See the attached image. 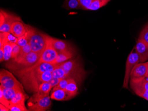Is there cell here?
<instances>
[{
    "mask_svg": "<svg viewBox=\"0 0 148 111\" xmlns=\"http://www.w3.org/2000/svg\"><path fill=\"white\" fill-rule=\"evenodd\" d=\"M56 67V65L49 63H36L31 67L18 69L16 74L23 83L45 71L52 72Z\"/></svg>",
    "mask_w": 148,
    "mask_h": 111,
    "instance_id": "obj_1",
    "label": "cell"
},
{
    "mask_svg": "<svg viewBox=\"0 0 148 111\" xmlns=\"http://www.w3.org/2000/svg\"><path fill=\"white\" fill-rule=\"evenodd\" d=\"M58 65L64 71L66 78L74 79L80 84L84 78L85 72L84 68L77 59L68 60Z\"/></svg>",
    "mask_w": 148,
    "mask_h": 111,
    "instance_id": "obj_2",
    "label": "cell"
},
{
    "mask_svg": "<svg viewBox=\"0 0 148 111\" xmlns=\"http://www.w3.org/2000/svg\"><path fill=\"white\" fill-rule=\"evenodd\" d=\"M48 35L39 32L35 29L31 28L29 43L31 47L32 51L41 56L48 44Z\"/></svg>",
    "mask_w": 148,
    "mask_h": 111,
    "instance_id": "obj_3",
    "label": "cell"
},
{
    "mask_svg": "<svg viewBox=\"0 0 148 111\" xmlns=\"http://www.w3.org/2000/svg\"><path fill=\"white\" fill-rule=\"evenodd\" d=\"M52 73L45 71L22 83L26 90L35 93L43 83L49 82L52 78Z\"/></svg>",
    "mask_w": 148,
    "mask_h": 111,
    "instance_id": "obj_4",
    "label": "cell"
},
{
    "mask_svg": "<svg viewBox=\"0 0 148 111\" xmlns=\"http://www.w3.org/2000/svg\"><path fill=\"white\" fill-rule=\"evenodd\" d=\"M0 82L4 88L19 89L24 90V88L12 74L5 69H1L0 72Z\"/></svg>",
    "mask_w": 148,
    "mask_h": 111,
    "instance_id": "obj_5",
    "label": "cell"
},
{
    "mask_svg": "<svg viewBox=\"0 0 148 111\" xmlns=\"http://www.w3.org/2000/svg\"><path fill=\"white\" fill-rule=\"evenodd\" d=\"M140 62L139 57L137 52L133 51L130 54L126 60L125 74L124 79L123 87L128 89V84L130 79V73L133 68Z\"/></svg>",
    "mask_w": 148,
    "mask_h": 111,
    "instance_id": "obj_6",
    "label": "cell"
},
{
    "mask_svg": "<svg viewBox=\"0 0 148 111\" xmlns=\"http://www.w3.org/2000/svg\"><path fill=\"white\" fill-rule=\"evenodd\" d=\"M51 102L49 96L36 100L29 99L28 102L29 111H45L49 109L51 106Z\"/></svg>",
    "mask_w": 148,
    "mask_h": 111,
    "instance_id": "obj_7",
    "label": "cell"
},
{
    "mask_svg": "<svg viewBox=\"0 0 148 111\" xmlns=\"http://www.w3.org/2000/svg\"><path fill=\"white\" fill-rule=\"evenodd\" d=\"M21 20L19 17L10 14L1 10L0 14V31L1 32H10L11 27L13 23Z\"/></svg>",
    "mask_w": 148,
    "mask_h": 111,
    "instance_id": "obj_8",
    "label": "cell"
},
{
    "mask_svg": "<svg viewBox=\"0 0 148 111\" xmlns=\"http://www.w3.org/2000/svg\"><path fill=\"white\" fill-rule=\"evenodd\" d=\"M57 55L58 52L51 45L49 40V36L48 44L42 53L40 59L36 63H46L52 64L55 60Z\"/></svg>",
    "mask_w": 148,
    "mask_h": 111,
    "instance_id": "obj_9",
    "label": "cell"
},
{
    "mask_svg": "<svg viewBox=\"0 0 148 111\" xmlns=\"http://www.w3.org/2000/svg\"><path fill=\"white\" fill-rule=\"evenodd\" d=\"M146 63H142L136 64L133 68L130 73V82L137 83L146 78Z\"/></svg>",
    "mask_w": 148,
    "mask_h": 111,
    "instance_id": "obj_10",
    "label": "cell"
},
{
    "mask_svg": "<svg viewBox=\"0 0 148 111\" xmlns=\"http://www.w3.org/2000/svg\"><path fill=\"white\" fill-rule=\"evenodd\" d=\"M130 86L133 91L138 96L147 100L148 98V82L145 78L137 83L130 82Z\"/></svg>",
    "mask_w": 148,
    "mask_h": 111,
    "instance_id": "obj_11",
    "label": "cell"
},
{
    "mask_svg": "<svg viewBox=\"0 0 148 111\" xmlns=\"http://www.w3.org/2000/svg\"><path fill=\"white\" fill-rule=\"evenodd\" d=\"M40 55L36 52L32 51L25 58H23V59L17 63H16V64L19 67L21 66L22 67V68L28 67L35 64L40 59Z\"/></svg>",
    "mask_w": 148,
    "mask_h": 111,
    "instance_id": "obj_12",
    "label": "cell"
},
{
    "mask_svg": "<svg viewBox=\"0 0 148 111\" xmlns=\"http://www.w3.org/2000/svg\"><path fill=\"white\" fill-rule=\"evenodd\" d=\"M29 28V26L25 25L21 20H17L15 21L12 25L10 33L19 38L25 34Z\"/></svg>",
    "mask_w": 148,
    "mask_h": 111,
    "instance_id": "obj_13",
    "label": "cell"
},
{
    "mask_svg": "<svg viewBox=\"0 0 148 111\" xmlns=\"http://www.w3.org/2000/svg\"><path fill=\"white\" fill-rule=\"evenodd\" d=\"M135 49L139 57L140 62L144 63L148 60V45L138 39Z\"/></svg>",
    "mask_w": 148,
    "mask_h": 111,
    "instance_id": "obj_14",
    "label": "cell"
},
{
    "mask_svg": "<svg viewBox=\"0 0 148 111\" xmlns=\"http://www.w3.org/2000/svg\"><path fill=\"white\" fill-rule=\"evenodd\" d=\"M51 88L52 87L48 82L43 83L40 86L37 92L34 93L31 97L29 100H36L49 96Z\"/></svg>",
    "mask_w": 148,
    "mask_h": 111,
    "instance_id": "obj_15",
    "label": "cell"
},
{
    "mask_svg": "<svg viewBox=\"0 0 148 111\" xmlns=\"http://www.w3.org/2000/svg\"><path fill=\"white\" fill-rule=\"evenodd\" d=\"M49 40L52 47L54 48L58 53L65 50H72L70 45L64 40L54 39L50 36H49Z\"/></svg>",
    "mask_w": 148,
    "mask_h": 111,
    "instance_id": "obj_16",
    "label": "cell"
},
{
    "mask_svg": "<svg viewBox=\"0 0 148 111\" xmlns=\"http://www.w3.org/2000/svg\"><path fill=\"white\" fill-rule=\"evenodd\" d=\"M74 51L72 50H65V51L58 53V55L52 64H60L66 61H68L69 59H71L74 56Z\"/></svg>",
    "mask_w": 148,
    "mask_h": 111,
    "instance_id": "obj_17",
    "label": "cell"
},
{
    "mask_svg": "<svg viewBox=\"0 0 148 111\" xmlns=\"http://www.w3.org/2000/svg\"><path fill=\"white\" fill-rule=\"evenodd\" d=\"M51 97V99L59 101H66L71 99L65 89H63L53 90Z\"/></svg>",
    "mask_w": 148,
    "mask_h": 111,
    "instance_id": "obj_18",
    "label": "cell"
},
{
    "mask_svg": "<svg viewBox=\"0 0 148 111\" xmlns=\"http://www.w3.org/2000/svg\"><path fill=\"white\" fill-rule=\"evenodd\" d=\"M29 97L25 93V91H19L16 94L14 97L11 100L10 103V104H21L25 106V101Z\"/></svg>",
    "mask_w": 148,
    "mask_h": 111,
    "instance_id": "obj_19",
    "label": "cell"
},
{
    "mask_svg": "<svg viewBox=\"0 0 148 111\" xmlns=\"http://www.w3.org/2000/svg\"><path fill=\"white\" fill-rule=\"evenodd\" d=\"M65 90L71 98L76 96L78 93V88L77 82H75V80L69 78V82Z\"/></svg>",
    "mask_w": 148,
    "mask_h": 111,
    "instance_id": "obj_20",
    "label": "cell"
},
{
    "mask_svg": "<svg viewBox=\"0 0 148 111\" xmlns=\"http://www.w3.org/2000/svg\"><path fill=\"white\" fill-rule=\"evenodd\" d=\"M0 87L1 88L2 90H3V95H4L5 99L10 102L14 97L15 95L18 92L21 91H25L24 90H21V89H19L4 88L1 85L0 86Z\"/></svg>",
    "mask_w": 148,
    "mask_h": 111,
    "instance_id": "obj_21",
    "label": "cell"
},
{
    "mask_svg": "<svg viewBox=\"0 0 148 111\" xmlns=\"http://www.w3.org/2000/svg\"><path fill=\"white\" fill-rule=\"evenodd\" d=\"M110 0H95L86 10L95 11L103 7L108 3Z\"/></svg>",
    "mask_w": 148,
    "mask_h": 111,
    "instance_id": "obj_22",
    "label": "cell"
},
{
    "mask_svg": "<svg viewBox=\"0 0 148 111\" xmlns=\"http://www.w3.org/2000/svg\"><path fill=\"white\" fill-rule=\"evenodd\" d=\"M31 51L32 48L30 45L29 43H28L25 46V47L21 48L20 53L18 54L17 57L14 59L13 62L15 63H17L20 60L23 59V58H25L28 54Z\"/></svg>",
    "mask_w": 148,
    "mask_h": 111,
    "instance_id": "obj_23",
    "label": "cell"
},
{
    "mask_svg": "<svg viewBox=\"0 0 148 111\" xmlns=\"http://www.w3.org/2000/svg\"><path fill=\"white\" fill-rule=\"evenodd\" d=\"M31 28V27L29 26V30L22 37L18 38L17 44L21 48H22L25 47V46L29 42Z\"/></svg>",
    "mask_w": 148,
    "mask_h": 111,
    "instance_id": "obj_24",
    "label": "cell"
},
{
    "mask_svg": "<svg viewBox=\"0 0 148 111\" xmlns=\"http://www.w3.org/2000/svg\"><path fill=\"white\" fill-rule=\"evenodd\" d=\"M51 73L53 78L61 79L66 78L64 71L63 69L59 67L58 65H56V67Z\"/></svg>",
    "mask_w": 148,
    "mask_h": 111,
    "instance_id": "obj_25",
    "label": "cell"
},
{
    "mask_svg": "<svg viewBox=\"0 0 148 111\" xmlns=\"http://www.w3.org/2000/svg\"><path fill=\"white\" fill-rule=\"evenodd\" d=\"M12 44L5 42L3 46V50L5 54V60L8 61L11 58L12 51Z\"/></svg>",
    "mask_w": 148,
    "mask_h": 111,
    "instance_id": "obj_26",
    "label": "cell"
},
{
    "mask_svg": "<svg viewBox=\"0 0 148 111\" xmlns=\"http://www.w3.org/2000/svg\"><path fill=\"white\" fill-rule=\"evenodd\" d=\"M64 4L66 9H81L79 0H66Z\"/></svg>",
    "mask_w": 148,
    "mask_h": 111,
    "instance_id": "obj_27",
    "label": "cell"
},
{
    "mask_svg": "<svg viewBox=\"0 0 148 111\" xmlns=\"http://www.w3.org/2000/svg\"><path fill=\"white\" fill-rule=\"evenodd\" d=\"M138 39L144 42L148 45V23L140 32Z\"/></svg>",
    "mask_w": 148,
    "mask_h": 111,
    "instance_id": "obj_28",
    "label": "cell"
},
{
    "mask_svg": "<svg viewBox=\"0 0 148 111\" xmlns=\"http://www.w3.org/2000/svg\"><path fill=\"white\" fill-rule=\"evenodd\" d=\"M12 51L11 58L15 59L18 56L21 50V48L17 44H12Z\"/></svg>",
    "mask_w": 148,
    "mask_h": 111,
    "instance_id": "obj_29",
    "label": "cell"
},
{
    "mask_svg": "<svg viewBox=\"0 0 148 111\" xmlns=\"http://www.w3.org/2000/svg\"><path fill=\"white\" fill-rule=\"evenodd\" d=\"M10 111H27L28 109L26 108L25 106L21 104H11L9 107Z\"/></svg>",
    "mask_w": 148,
    "mask_h": 111,
    "instance_id": "obj_30",
    "label": "cell"
},
{
    "mask_svg": "<svg viewBox=\"0 0 148 111\" xmlns=\"http://www.w3.org/2000/svg\"><path fill=\"white\" fill-rule=\"evenodd\" d=\"M68 82H69V79H67V78L62 79L61 81H60V82L57 84V86H55L53 90H56L57 89H65Z\"/></svg>",
    "mask_w": 148,
    "mask_h": 111,
    "instance_id": "obj_31",
    "label": "cell"
},
{
    "mask_svg": "<svg viewBox=\"0 0 148 111\" xmlns=\"http://www.w3.org/2000/svg\"><path fill=\"white\" fill-rule=\"evenodd\" d=\"M18 38L13 35L11 33H8V35L6 39L5 42L10 44H17Z\"/></svg>",
    "mask_w": 148,
    "mask_h": 111,
    "instance_id": "obj_32",
    "label": "cell"
},
{
    "mask_svg": "<svg viewBox=\"0 0 148 111\" xmlns=\"http://www.w3.org/2000/svg\"><path fill=\"white\" fill-rule=\"evenodd\" d=\"M0 103L1 104H3L4 106H5L7 107H8V108L10 104V102L6 100L5 98L4 97L3 90L1 87H0Z\"/></svg>",
    "mask_w": 148,
    "mask_h": 111,
    "instance_id": "obj_33",
    "label": "cell"
},
{
    "mask_svg": "<svg viewBox=\"0 0 148 111\" xmlns=\"http://www.w3.org/2000/svg\"><path fill=\"white\" fill-rule=\"evenodd\" d=\"M94 1L95 0H79L81 9L86 10Z\"/></svg>",
    "mask_w": 148,
    "mask_h": 111,
    "instance_id": "obj_34",
    "label": "cell"
},
{
    "mask_svg": "<svg viewBox=\"0 0 148 111\" xmlns=\"http://www.w3.org/2000/svg\"><path fill=\"white\" fill-rule=\"evenodd\" d=\"M61 80H62L61 79L56 78L52 77V78L48 82L50 84L51 87H54L57 86Z\"/></svg>",
    "mask_w": 148,
    "mask_h": 111,
    "instance_id": "obj_35",
    "label": "cell"
},
{
    "mask_svg": "<svg viewBox=\"0 0 148 111\" xmlns=\"http://www.w3.org/2000/svg\"><path fill=\"white\" fill-rule=\"evenodd\" d=\"M5 60V54L3 48L0 49V61L3 62Z\"/></svg>",
    "mask_w": 148,
    "mask_h": 111,
    "instance_id": "obj_36",
    "label": "cell"
},
{
    "mask_svg": "<svg viewBox=\"0 0 148 111\" xmlns=\"http://www.w3.org/2000/svg\"><path fill=\"white\" fill-rule=\"evenodd\" d=\"M0 111H9L10 109L3 104H0Z\"/></svg>",
    "mask_w": 148,
    "mask_h": 111,
    "instance_id": "obj_37",
    "label": "cell"
},
{
    "mask_svg": "<svg viewBox=\"0 0 148 111\" xmlns=\"http://www.w3.org/2000/svg\"><path fill=\"white\" fill-rule=\"evenodd\" d=\"M146 72L145 77L146 78H148V62H146Z\"/></svg>",
    "mask_w": 148,
    "mask_h": 111,
    "instance_id": "obj_38",
    "label": "cell"
},
{
    "mask_svg": "<svg viewBox=\"0 0 148 111\" xmlns=\"http://www.w3.org/2000/svg\"><path fill=\"white\" fill-rule=\"evenodd\" d=\"M145 78V79H146V80L148 82V78Z\"/></svg>",
    "mask_w": 148,
    "mask_h": 111,
    "instance_id": "obj_39",
    "label": "cell"
},
{
    "mask_svg": "<svg viewBox=\"0 0 148 111\" xmlns=\"http://www.w3.org/2000/svg\"></svg>",
    "mask_w": 148,
    "mask_h": 111,
    "instance_id": "obj_40",
    "label": "cell"
}]
</instances>
